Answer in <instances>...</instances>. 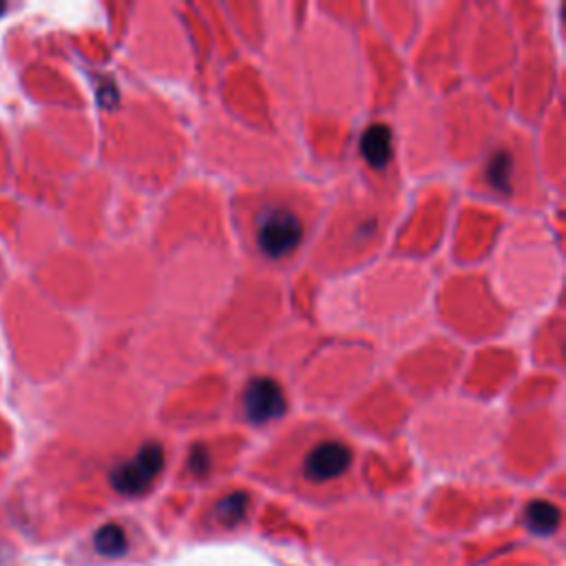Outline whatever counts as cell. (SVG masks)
Returning a JSON list of instances; mask_svg holds the SVG:
<instances>
[{
    "label": "cell",
    "instance_id": "obj_9",
    "mask_svg": "<svg viewBox=\"0 0 566 566\" xmlns=\"http://www.w3.org/2000/svg\"><path fill=\"white\" fill-rule=\"evenodd\" d=\"M245 511H248V495L241 493V491L228 493L226 497H221V500L214 504V517H217V522L223 524V526H234V524H239V522L245 517Z\"/></svg>",
    "mask_w": 566,
    "mask_h": 566
},
{
    "label": "cell",
    "instance_id": "obj_2",
    "mask_svg": "<svg viewBox=\"0 0 566 566\" xmlns=\"http://www.w3.org/2000/svg\"><path fill=\"white\" fill-rule=\"evenodd\" d=\"M164 469V449L159 442H146L137 449V453L119 462L111 471V486L122 493V495H142L144 491L150 489L155 478Z\"/></svg>",
    "mask_w": 566,
    "mask_h": 566
},
{
    "label": "cell",
    "instance_id": "obj_11",
    "mask_svg": "<svg viewBox=\"0 0 566 566\" xmlns=\"http://www.w3.org/2000/svg\"><path fill=\"white\" fill-rule=\"evenodd\" d=\"M2 11H4V4H0V13H2Z\"/></svg>",
    "mask_w": 566,
    "mask_h": 566
},
{
    "label": "cell",
    "instance_id": "obj_10",
    "mask_svg": "<svg viewBox=\"0 0 566 566\" xmlns=\"http://www.w3.org/2000/svg\"><path fill=\"white\" fill-rule=\"evenodd\" d=\"M188 464H190V471H192L195 475H206V473H208V469H210V458H208L206 447L197 444V447L190 451V460H188Z\"/></svg>",
    "mask_w": 566,
    "mask_h": 566
},
{
    "label": "cell",
    "instance_id": "obj_4",
    "mask_svg": "<svg viewBox=\"0 0 566 566\" xmlns=\"http://www.w3.org/2000/svg\"><path fill=\"white\" fill-rule=\"evenodd\" d=\"M352 449L340 440H323L303 458V473L312 482H329L352 467Z\"/></svg>",
    "mask_w": 566,
    "mask_h": 566
},
{
    "label": "cell",
    "instance_id": "obj_6",
    "mask_svg": "<svg viewBox=\"0 0 566 566\" xmlns=\"http://www.w3.org/2000/svg\"><path fill=\"white\" fill-rule=\"evenodd\" d=\"M524 522L535 535H551L559 526V509L553 502L533 500L524 511Z\"/></svg>",
    "mask_w": 566,
    "mask_h": 566
},
{
    "label": "cell",
    "instance_id": "obj_1",
    "mask_svg": "<svg viewBox=\"0 0 566 566\" xmlns=\"http://www.w3.org/2000/svg\"><path fill=\"white\" fill-rule=\"evenodd\" d=\"M303 219L285 203L272 201L254 217V241L263 256L279 261L290 256L303 241Z\"/></svg>",
    "mask_w": 566,
    "mask_h": 566
},
{
    "label": "cell",
    "instance_id": "obj_3",
    "mask_svg": "<svg viewBox=\"0 0 566 566\" xmlns=\"http://www.w3.org/2000/svg\"><path fill=\"white\" fill-rule=\"evenodd\" d=\"M285 405L287 402L281 385L268 376H256L248 380L241 396L243 416L252 424H265L270 420H276L285 413Z\"/></svg>",
    "mask_w": 566,
    "mask_h": 566
},
{
    "label": "cell",
    "instance_id": "obj_5",
    "mask_svg": "<svg viewBox=\"0 0 566 566\" xmlns=\"http://www.w3.org/2000/svg\"><path fill=\"white\" fill-rule=\"evenodd\" d=\"M360 153L371 168H385L391 157V130L387 124H369L360 135Z\"/></svg>",
    "mask_w": 566,
    "mask_h": 566
},
{
    "label": "cell",
    "instance_id": "obj_8",
    "mask_svg": "<svg viewBox=\"0 0 566 566\" xmlns=\"http://www.w3.org/2000/svg\"><path fill=\"white\" fill-rule=\"evenodd\" d=\"M93 544H95V551L104 557H119L128 548L126 533L119 524H104L102 528H97Z\"/></svg>",
    "mask_w": 566,
    "mask_h": 566
},
{
    "label": "cell",
    "instance_id": "obj_7",
    "mask_svg": "<svg viewBox=\"0 0 566 566\" xmlns=\"http://www.w3.org/2000/svg\"><path fill=\"white\" fill-rule=\"evenodd\" d=\"M484 175H486V181L493 190H497L502 195H509L511 192V177H513L511 155L506 150H495L489 157Z\"/></svg>",
    "mask_w": 566,
    "mask_h": 566
}]
</instances>
